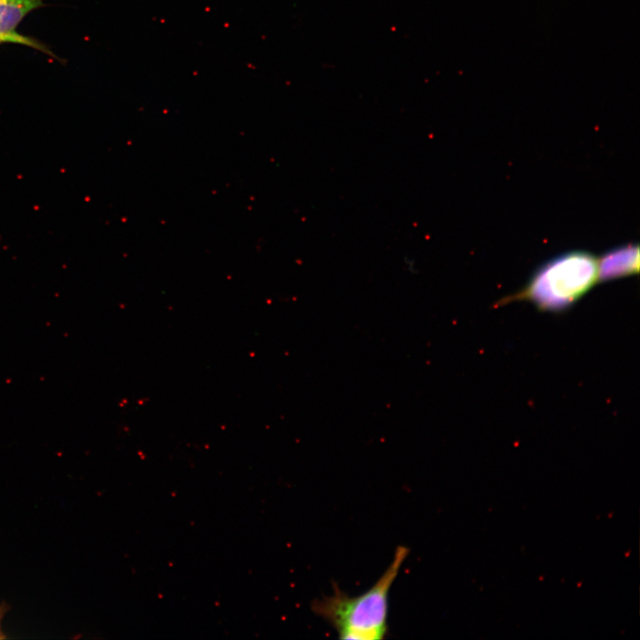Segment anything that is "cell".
<instances>
[{
    "label": "cell",
    "mask_w": 640,
    "mask_h": 640,
    "mask_svg": "<svg viewBox=\"0 0 640 640\" xmlns=\"http://www.w3.org/2000/svg\"><path fill=\"white\" fill-rule=\"evenodd\" d=\"M408 555V548L398 546L389 565L369 589L350 596L334 585L331 595L313 602V612L332 626L340 639H383L388 630L389 591Z\"/></svg>",
    "instance_id": "obj_1"
},
{
    "label": "cell",
    "mask_w": 640,
    "mask_h": 640,
    "mask_svg": "<svg viewBox=\"0 0 640 640\" xmlns=\"http://www.w3.org/2000/svg\"><path fill=\"white\" fill-rule=\"evenodd\" d=\"M404 264L405 269L407 271H409L410 273L414 274L415 272H417L416 263L413 260H409L407 259H404Z\"/></svg>",
    "instance_id": "obj_5"
},
{
    "label": "cell",
    "mask_w": 640,
    "mask_h": 640,
    "mask_svg": "<svg viewBox=\"0 0 640 640\" xmlns=\"http://www.w3.org/2000/svg\"><path fill=\"white\" fill-rule=\"evenodd\" d=\"M639 270L637 244H628L609 251L598 258V280H611L633 275Z\"/></svg>",
    "instance_id": "obj_4"
},
{
    "label": "cell",
    "mask_w": 640,
    "mask_h": 640,
    "mask_svg": "<svg viewBox=\"0 0 640 640\" xmlns=\"http://www.w3.org/2000/svg\"><path fill=\"white\" fill-rule=\"evenodd\" d=\"M43 6L44 0H0V44L12 43L29 46L62 62L48 45L16 30L29 12Z\"/></svg>",
    "instance_id": "obj_3"
},
{
    "label": "cell",
    "mask_w": 640,
    "mask_h": 640,
    "mask_svg": "<svg viewBox=\"0 0 640 640\" xmlns=\"http://www.w3.org/2000/svg\"><path fill=\"white\" fill-rule=\"evenodd\" d=\"M4 613V605L0 607V621L2 620V617ZM4 636L2 635L1 629H0V638H4Z\"/></svg>",
    "instance_id": "obj_6"
},
{
    "label": "cell",
    "mask_w": 640,
    "mask_h": 640,
    "mask_svg": "<svg viewBox=\"0 0 640 640\" xmlns=\"http://www.w3.org/2000/svg\"><path fill=\"white\" fill-rule=\"evenodd\" d=\"M598 258L572 251L544 263L527 284L502 302L525 300L540 310L559 312L577 302L598 282Z\"/></svg>",
    "instance_id": "obj_2"
}]
</instances>
